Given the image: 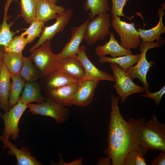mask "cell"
I'll return each instance as SVG.
<instances>
[{"mask_svg": "<svg viewBox=\"0 0 165 165\" xmlns=\"http://www.w3.org/2000/svg\"><path fill=\"white\" fill-rule=\"evenodd\" d=\"M91 20H89L85 30L84 39L89 45L95 44L98 40L103 41L109 35L111 26L109 15L100 13Z\"/></svg>", "mask_w": 165, "mask_h": 165, "instance_id": "cell-7", "label": "cell"}, {"mask_svg": "<svg viewBox=\"0 0 165 165\" xmlns=\"http://www.w3.org/2000/svg\"><path fill=\"white\" fill-rule=\"evenodd\" d=\"M86 47L84 45L80 47L76 57L81 62L85 70L84 79L92 80H108L115 82L113 75L107 72L98 69L90 61L86 53Z\"/></svg>", "mask_w": 165, "mask_h": 165, "instance_id": "cell-11", "label": "cell"}, {"mask_svg": "<svg viewBox=\"0 0 165 165\" xmlns=\"http://www.w3.org/2000/svg\"><path fill=\"white\" fill-rule=\"evenodd\" d=\"M65 9V7L47 0H38L36 18L45 23L52 19H55L58 15L62 13Z\"/></svg>", "mask_w": 165, "mask_h": 165, "instance_id": "cell-20", "label": "cell"}, {"mask_svg": "<svg viewBox=\"0 0 165 165\" xmlns=\"http://www.w3.org/2000/svg\"><path fill=\"white\" fill-rule=\"evenodd\" d=\"M143 156L137 152L135 161V165H146Z\"/></svg>", "mask_w": 165, "mask_h": 165, "instance_id": "cell-37", "label": "cell"}, {"mask_svg": "<svg viewBox=\"0 0 165 165\" xmlns=\"http://www.w3.org/2000/svg\"><path fill=\"white\" fill-rule=\"evenodd\" d=\"M73 13L72 9H67L62 13L58 15L55 19L56 22L53 24L48 26H44L38 41L29 50V51L32 52L39 47L46 40L50 41L57 33L62 31L71 19Z\"/></svg>", "mask_w": 165, "mask_h": 165, "instance_id": "cell-10", "label": "cell"}, {"mask_svg": "<svg viewBox=\"0 0 165 165\" xmlns=\"http://www.w3.org/2000/svg\"><path fill=\"white\" fill-rule=\"evenodd\" d=\"M49 2L53 4H56L58 0H47Z\"/></svg>", "mask_w": 165, "mask_h": 165, "instance_id": "cell-39", "label": "cell"}, {"mask_svg": "<svg viewBox=\"0 0 165 165\" xmlns=\"http://www.w3.org/2000/svg\"><path fill=\"white\" fill-rule=\"evenodd\" d=\"M145 117L137 119L131 118L128 122L130 130V151H135L143 156L146 154L147 152L143 143L141 128L142 124L145 122Z\"/></svg>", "mask_w": 165, "mask_h": 165, "instance_id": "cell-18", "label": "cell"}, {"mask_svg": "<svg viewBox=\"0 0 165 165\" xmlns=\"http://www.w3.org/2000/svg\"><path fill=\"white\" fill-rule=\"evenodd\" d=\"M110 38L102 45L97 46L95 49V53L99 57L110 55L112 58L132 54L130 49H125L122 46L115 37L114 33H110Z\"/></svg>", "mask_w": 165, "mask_h": 165, "instance_id": "cell-16", "label": "cell"}, {"mask_svg": "<svg viewBox=\"0 0 165 165\" xmlns=\"http://www.w3.org/2000/svg\"><path fill=\"white\" fill-rule=\"evenodd\" d=\"M11 75L2 60H0V101L1 108L5 112L10 108L9 97Z\"/></svg>", "mask_w": 165, "mask_h": 165, "instance_id": "cell-19", "label": "cell"}, {"mask_svg": "<svg viewBox=\"0 0 165 165\" xmlns=\"http://www.w3.org/2000/svg\"><path fill=\"white\" fill-rule=\"evenodd\" d=\"M111 26L120 38V44L125 49H136L141 42L138 32L134 22L127 23L121 20L120 16L112 19Z\"/></svg>", "mask_w": 165, "mask_h": 165, "instance_id": "cell-8", "label": "cell"}, {"mask_svg": "<svg viewBox=\"0 0 165 165\" xmlns=\"http://www.w3.org/2000/svg\"><path fill=\"white\" fill-rule=\"evenodd\" d=\"M165 43V39L154 42H145L141 41L139 47L141 53L139 61L136 65L130 67L126 71L133 81L135 78L140 80L146 93L149 92V88L150 89L147 81V75L149 69L155 64L153 61H148L146 53L150 49L161 46Z\"/></svg>", "mask_w": 165, "mask_h": 165, "instance_id": "cell-3", "label": "cell"}, {"mask_svg": "<svg viewBox=\"0 0 165 165\" xmlns=\"http://www.w3.org/2000/svg\"><path fill=\"white\" fill-rule=\"evenodd\" d=\"M38 0H20V16L28 24L36 18Z\"/></svg>", "mask_w": 165, "mask_h": 165, "instance_id": "cell-30", "label": "cell"}, {"mask_svg": "<svg viewBox=\"0 0 165 165\" xmlns=\"http://www.w3.org/2000/svg\"><path fill=\"white\" fill-rule=\"evenodd\" d=\"M165 93V86L163 87L158 91L151 93L150 91L146 94L141 96L142 97H148L152 99L155 102L156 105L158 107L161 101V98Z\"/></svg>", "mask_w": 165, "mask_h": 165, "instance_id": "cell-34", "label": "cell"}, {"mask_svg": "<svg viewBox=\"0 0 165 165\" xmlns=\"http://www.w3.org/2000/svg\"><path fill=\"white\" fill-rule=\"evenodd\" d=\"M27 108V105L19 101L8 111L4 113L0 112V117L3 119L4 128L2 135L14 141L19 137L20 119Z\"/></svg>", "mask_w": 165, "mask_h": 165, "instance_id": "cell-9", "label": "cell"}, {"mask_svg": "<svg viewBox=\"0 0 165 165\" xmlns=\"http://www.w3.org/2000/svg\"><path fill=\"white\" fill-rule=\"evenodd\" d=\"M111 158L108 156L106 157H102L100 158L97 161V165H111Z\"/></svg>", "mask_w": 165, "mask_h": 165, "instance_id": "cell-38", "label": "cell"}, {"mask_svg": "<svg viewBox=\"0 0 165 165\" xmlns=\"http://www.w3.org/2000/svg\"><path fill=\"white\" fill-rule=\"evenodd\" d=\"M138 152L130 151L126 156L123 165H135V161Z\"/></svg>", "mask_w": 165, "mask_h": 165, "instance_id": "cell-35", "label": "cell"}, {"mask_svg": "<svg viewBox=\"0 0 165 165\" xmlns=\"http://www.w3.org/2000/svg\"><path fill=\"white\" fill-rule=\"evenodd\" d=\"M89 18L84 23L77 27L72 28V37L66 44L62 51L57 54L61 59L68 57H76L82 41L84 40V35Z\"/></svg>", "mask_w": 165, "mask_h": 165, "instance_id": "cell-13", "label": "cell"}, {"mask_svg": "<svg viewBox=\"0 0 165 165\" xmlns=\"http://www.w3.org/2000/svg\"><path fill=\"white\" fill-rule=\"evenodd\" d=\"M27 107L29 108V112L33 114L51 117L58 123H63L69 118L68 110L49 98H46L45 101L41 103L28 104Z\"/></svg>", "mask_w": 165, "mask_h": 165, "instance_id": "cell-6", "label": "cell"}, {"mask_svg": "<svg viewBox=\"0 0 165 165\" xmlns=\"http://www.w3.org/2000/svg\"><path fill=\"white\" fill-rule=\"evenodd\" d=\"M44 23L42 21L35 18L30 23V26L24 29L25 31L21 34V35L24 36L27 35L26 38L28 43H31L37 37L40 36L42 33Z\"/></svg>", "mask_w": 165, "mask_h": 165, "instance_id": "cell-31", "label": "cell"}, {"mask_svg": "<svg viewBox=\"0 0 165 165\" xmlns=\"http://www.w3.org/2000/svg\"><path fill=\"white\" fill-rule=\"evenodd\" d=\"M111 111L110 113L108 147L104 152L112 160L113 165H123L130 146V125L122 116L118 106L119 96L111 95Z\"/></svg>", "mask_w": 165, "mask_h": 165, "instance_id": "cell-1", "label": "cell"}, {"mask_svg": "<svg viewBox=\"0 0 165 165\" xmlns=\"http://www.w3.org/2000/svg\"><path fill=\"white\" fill-rule=\"evenodd\" d=\"M99 81L84 79L79 83L73 101V105L86 107L92 102Z\"/></svg>", "mask_w": 165, "mask_h": 165, "instance_id": "cell-14", "label": "cell"}, {"mask_svg": "<svg viewBox=\"0 0 165 165\" xmlns=\"http://www.w3.org/2000/svg\"><path fill=\"white\" fill-rule=\"evenodd\" d=\"M31 56L28 57H23L22 67L20 75L26 82H34L38 77V69L33 65Z\"/></svg>", "mask_w": 165, "mask_h": 165, "instance_id": "cell-27", "label": "cell"}, {"mask_svg": "<svg viewBox=\"0 0 165 165\" xmlns=\"http://www.w3.org/2000/svg\"><path fill=\"white\" fill-rule=\"evenodd\" d=\"M141 130L147 152L150 150L165 151V124L158 120L155 113L149 121L143 123Z\"/></svg>", "mask_w": 165, "mask_h": 165, "instance_id": "cell-2", "label": "cell"}, {"mask_svg": "<svg viewBox=\"0 0 165 165\" xmlns=\"http://www.w3.org/2000/svg\"><path fill=\"white\" fill-rule=\"evenodd\" d=\"M56 71L75 79H84L85 70L76 57H68L61 59Z\"/></svg>", "mask_w": 165, "mask_h": 165, "instance_id": "cell-15", "label": "cell"}, {"mask_svg": "<svg viewBox=\"0 0 165 165\" xmlns=\"http://www.w3.org/2000/svg\"><path fill=\"white\" fill-rule=\"evenodd\" d=\"M46 81L47 88L49 90L63 86L80 83L82 80L73 78L57 71L46 77Z\"/></svg>", "mask_w": 165, "mask_h": 165, "instance_id": "cell-23", "label": "cell"}, {"mask_svg": "<svg viewBox=\"0 0 165 165\" xmlns=\"http://www.w3.org/2000/svg\"><path fill=\"white\" fill-rule=\"evenodd\" d=\"M23 57L22 53H10L4 51L1 60L11 75H19Z\"/></svg>", "mask_w": 165, "mask_h": 165, "instance_id": "cell-26", "label": "cell"}, {"mask_svg": "<svg viewBox=\"0 0 165 165\" xmlns=\"http://www.w3.org/2000/svg\"><path fill=\"white\" fill-rule=\"evenodd\" d=\"M165 3L161 4V6L159 8L158 14L159 20L157 25L149 29L145 30L141 28L137 29L139 34L140 38L144 42H153L156 40L162 39L161 35L165 33V27L163 23V18L164 15Z\"/></svg>", "mask_w": 165, "mask_h": 165, "instance_id": "cell-21", "label": "cell"}, {"mask_svg": "<svg viewBox=\"0 0 165 165\" xmlns=\"http://www.w3.org/2000/svg\"><path fill=\"white\" fill-rule=\"evenodd\" d=\"M141 53L136 55L128 54L114 58L105 56L100 57L99 61L101 64L106 63L116 64L126 72L129 68L138 62Z\"/></svg>", "mask_w": 165, "mask_h": 165, "instance_id": "cell-25", "label": "cell"}, {"mask_svg": "<svg viewBox=\"0 0 165 165\" xmlns=\"http://www.w3.org/2000/svg\"><path fill=\"white\" fill-rule=\"evenodd\" d=\"M83 7L85 10L90 11L89 18L91 20L99 13H105L110 10L108 0H86Z\"/></svg>", "mask_w": 165, "mask_h": 165, "instance_id": "cell-29", "label": "cell"}, {"mask_svg": "<svg viewBox=\"0 0 165 165\" xmlns=\"http://www.w3.org/2000/svg\"><path fill=\"white\" fill-rule=\"evenodd\" d=\"M50 40H47L32 52L31 57L40 73L47 77L56 71L60 59L51 48Z\"/></svg>", "mask_w": 165, "mask_h": 165, "instance_id": "cell-4", "label": "cell"}, {"mask_svg": "<svg viewBox=\"0 0 165 165\" xmlns=\"http://www.w3.org/2000/svg\"><path fill=\"white\" fill-rule=\"evenodd\" d=\"M1 108V104H0V108Z\"/></svg>", "mask_w": 165, "mask_h": 165, "instance_id": "cell-40", "label": "cell"}, {"mask_svg": "<svg viewBox=\"0 0 165 165\" xmlns=\"http://www.w3.org/2000/svg\"><path fill=\"white\" fill-rule=\"evenodd\" d=\"M11 79L12 82L9 97L10 108L19 101L20 94L25 84V82L20 75H12Z\"/></svg>", "mask_w": 165, "mask_h": 165, "instance_id": "cell-28", "label": "cell"}, {"mask_svg": "<svg viewBox=\"0 0 165 165\" xmlns=\"http://www.w3.org/2000/svg\"><path fill=\"white\" fill-rule=\"evenodd\" d=\"M28 43L26 38L21 35L13 38L7 46L4 48L5 52L13 53H20Z\"/></svg>", "mask_w": 165, "mask_h": 165, "instance_id": "cell-32", "label": "cell"}, {"mask_svg": "<svg viewBox=\"0 0 165 165\" xmlns=\"http://www.w3.org/2000/svg\"><path fill=\"white\" fill-rule=\"evenodd\" d=\"M112 6L111 8V13L112 18L117 16H123L130 19L125 16L123 13V9L127 2L129 0H111Z\"/></svg>", "mask_w": 165, "mask_h": 165, "instance_id": "cell-33", "label": "cell"}, {"mask_svg": "<svg viewBox=\"0 0 165 165\" xmlns=\"http://www.w3.org/2000/svg\"><path fill=\"white\" fill-rule=\"evenodd\" d=\"M46 99L42 94L38 84L34 82L25 83L19 101L27 105L34 102L41 103Z\"/></svg>", "mask_w": 165, "mask_h": 165, "instance_id": "cell-22", "label": "cell"}, {"mask_svg": "<svg viewBox=\"0 0 165 165\" xmlns=\"http://www.w3.org/2000/svg\"><path fill=\"white\" fill-rule=\"evenodd\" d=\"M0 140L4 145L3 150L8 148L9 150L7 152L9 155H14L16 157L17 165H42L35 157L31 155V153L27 147L22 146L18 149L17 146L10 142L8 138L3 135L0 136Z\"/></svg>", "mask_w": 165, "mask_h": 165, "instance_id": "cell-12", "label": "cell"}, {"mask_svg": "<svg viewBox=\"0 0 165 165\" xmlns=\"http://www.w3.org/2000/svg\"><path fill=\"white\" fill-rule=\"evenodd\" d=\"M9 7V6L5 5L3 21L0 26V49L2 51H4V48L7 46L16 33L11 31L10 30V28L13 25V22L12 21L9 24L7 23L9 16L7 14ZM1 51L0 50V56L2 54Z\"/></svg>", "mask_w": 165, "mask_h": 165, "instance_id": "cell-24", "label": "cell"}, {"mask_svg": "<svg viewBox=\"0 0 165 165\" xmlns=\"http://www.w3.org/2000/svg\"><path fill=\"white\" fill-rule=\"evenodd\" d=\"M110 66L113 72L116 82V84H113V86L117 94L121 97V103H124L128 97L133 94L145 92L144 87L134 82L126 72L117 64L111 63Z\"/></svg>", "mask_w": 165, "mask_h": 165, "instance_id": "cell-5", "label": "cell"}, {"mask_svg": "<svg viewBox=\"0 0 165 165\" xmlns=\"http://www.w3.org/2000/svg\"><path fill=\"white\" fill-rule=\"evenodd\" d=\"M151 165H165V151H161L157 156L154 157L151 161Z\"/></svg>", "mask_w": 165, "mask_h": 165, "instance_id": "cell-36", "label": "cell"}, {"mask_svg": "<svg viewBox=\"0 0 165 165\" xmlns=\"http://www.w3.org/2000/svg\"><path fill=\"white\" fill-rule=\"evenodd\" d=\"M79 83L49 90L48 97L64 107L73 105V101Z\"/></svg>", "mask_w": 165, "mask_h": 165, "instance_id": "cell-17", "label": "cell"}]
</instances>
